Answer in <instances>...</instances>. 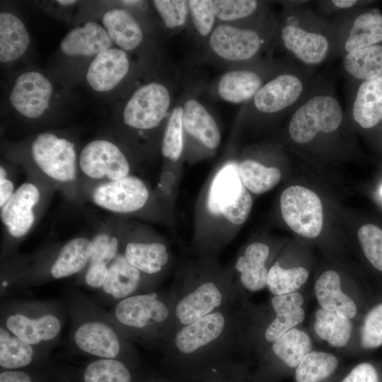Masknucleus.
<instances>
[{"mask_svg":"<svg viewBox=\"0 0 382 382\" xmlns=\"http://www.w3.org/2000/svg\"><path fill=\"white\" fill-rule=\"evenodd\" d=\"M70 319L69 341L79 353L94 359H115L141 366L133 342L117 330L98 303L79 290L64 294Z\"/></svg>","mask_w":382,"mask_h":382,"instance_id":"7ed1b4c3","label":"nucleus"},{"mask_svg":"<svg viewBox=\"0 0 382 382\" xmlns=\"http://www.w3.org/2000/svg\"><path fill=\"white\" fill-rule=\"evenodd\" d=\"M343 67L351 76L366 81L382 76V45H374L346 53Z\"/></svg>","mask_w":382,"mask_h":382,"instance_id":"ea45409f","label":"nucleus"},{"mask_svg":"<svg viewBox=\"0 0 382 382\" xmlns=\"http://www.w3.org/2000/svg\"><path fill=\"white\" fill-rule=\"evenodd\" d=\"M93 250L92 241L83 237L67 242L49 267L47 277L59 279L74 275L88 265Z\"/></svg>","mask_w":382,"mask_h":382,"instance_id":"c756f323","label":"nucleus"},{"mask_svg":"<svg viewBox=\"0 0 382 382\" xmlns=\"http://www.w3.org/2000/svg\"><path fill=\"white\" fill-rule=\"evenodd\" d=\"M139 1H123L122 3L126 4H138Z\"/></svg>","mask_w":382,"mask_h":382,"instance_id":"bf43d9fd","label":"nucleus"},{"mask_svg":"<svg viewBox=\"0 0 382 382\" xmlns=\"http://www.w3.org/2000/svg\"><path fill=\"white\" fill-rule=\"evenodd\" d=\"M248 299L174 330L161 352V371L177 382H187L239 354L244 303Z\"/></svg>","mask_w":382,"mask_h":382,"instance_id":"f257e3e1","label":"nucleus"},{"mask_svg":"<svg viewBox=\"0 0 382 382\" xmlns=\"http://www.w3.org/2000/svg\"><path fill=\"white\" fill-rule=\"evenodd\" d=\"M382 41V14L367 12L354 20L345 42L347 53L374 45Z\"/></svg>","mask_w":382,"mask_h":382,"instance_id":"a19ab883","label":"nucleus"},{"mask_svg":"<svg viewBox=\"0 0 382 382\" xmlns=\"http://www.w3.org/2000/svg\"><path fill=\"white\" fill-rule=\"evenodd\" d=\"M281 36L286 49L305 64L317 65L328 56L330 43L323 34L288 24L283 27Z\"/></svg>","mask_w":382,"mask_h":382,"instance_id":"a878e982","label":"nucleus"},{"mask_svg":"<svg viewBox=\"0 0 382 382\" xmlns=\"http://www.w3.org/2000/svg\"><path fill=\"white\" fill-rule=\"evenodd\" d=\"M341 361L340 353L314 348L295 369V382H328L338 372Z\"/></svg>","mask_w":382,"mask_h":382,"instance_id":"2f4dec72","label":"nucleus"},{"mask_svg":"<svg viewBox=\"0 0 382 382\" xmlns=\"http://www.w3.org/2000/svg\"><path fill=\"white\" fill-rule=\"evenodd\" d=\"M259 34L250 29L229 25L217 26L209 37V46L220 57L231 61H241L253 57L261 47Z\"/></svg>","mask_w":382,"mask_h":382,"instance_id":"412c9836","label":"nucleus"},{"mask_svg":"<svg viewBox=\"0 0 382 382\" xmlns=\"http://www.w3.org/2000/svg\"><path fill=\"white\" fill-rule=\"evenodd\" d=\"M358 322L324 310L317 306L308 328L314 340L330 350L354 355Z\"/></svg>","mask_w":382,"mask_h":382,"instance_id":"dca6fc26","label":"nucleus"},{"mask_svg":"<svg viewBox=\"0 0 382 382\" xmlns=\"http://www.w3.org/2000/svg\"><path fill=\"white\" fill-rule=\"evenodd\" d=\"M92 197L94 203L103 209L117 213H130L146 204L149 191L140 178L128 175L98 185L93 190Z\"/></svg>","mask_w":382,"mask_h":382,"instance_id":"6ab92c4d","label":"nucleus"},{"mask_svg":"<svg viewBox=\"0 0 382 382\" xmlns=\"http://www.w3.org/2000/svg\"><path fill=\"white\" fill-rule=\"evenodd\" d=\"M170 103L168 90L163 84L151 82L137 88L127 103L125 123L137 129H151L163 120Z\"/></svg>","mask_w":382,"mask_h":382,"instance_id":"2eb2a0df","label":"nucleus"},{"mask_svg":"<svg viewBox=\"0 0 382 382\" xmlns=\"http://www.w3.org/2000/svg\"><path fill=\"white\" fill-rule=\"evenodd\" d=\"M332 4L338 8H349L357 4L356 0H333Z\"/></svg>","mask_w":382,"mask_h":382,"instance_id":"6e6d98bb","label":"nucleus"},{"mask_svg":"<svg viewBox=\"0 0 382 382\" xmlns=\"http://www.w3.org/2000/svg\"><path fill=\"white\" fill-rule=\"evenodd\" d=\"M308 292L305 289L289 294L271 295L265 303L268 308L274 312L290 311L306 307Z\"/></svg>","mask_w":382,"mask_h":382,"instance_id":"8fccbe9b","label":"nucleus"},{"mask_svg":"<svg viewBox=\"0 0 382 382\" xmlns=\"http://www.w3.org/2000/svg\"><path fill=\"white\" fill-rule=\"evenodd\" d=\"M183 108L175 107L169 117L164 132L161 151L170 161L179 160L183 151Z\"/></svg>","mask_w":382,"mask_h":382,"instance_id":"c03bdc74","label":"nucleus"},{"mask_svg":"<svg viewBox=\"0 0 382 382\" xmlns=\"http://www.w3.org/2000/svg\"><path fill=\"white\" fill-rule=\"evenodd\" d=\"M312 265L313 260L306 248L293 245L283 248L269 270L267 289L271 295L304 289Z\"/></svg>","mask_w":382,"mask_h":382,"instance_id":"ddd939ff","label":"nucleus"},{"mask_svg":"<svg viewBox=\"0 0 382 382\" xmlns=\"http://www.w3.org/2000/svg\"><path fill=\"white\" fill-rule=\"evenodd\" d=\"M147 373L115 359H93L76 369L75 382H142Z\"/></svg>","mask_w":382,"mask_h":382,"instance_id":"bb28decb","label":"nucleus"},{"mask_svg":"<svg viewBox=\"0 0 382 382\" xmlns=\"http://www.w3.org/2000/svg\"><path fill=\"white\" fill-rule=\"evenodd\" d=\"M102 21L112 41L121 50H134L141 42L142 30L127 11L122 8L110 10L103 15Z\"/></svg>","mask_w":382,"mask_h":382,"instance_id":"f704fd0d","label":"nucleus"},{"mask_svg":"<svg viewBox=\"0 0 382 382\" xmlns=\"http://www.w3.org/2000/svg\"><path fill=\"white\" fill-rule=\"evenodd\" d=\"M206 204L210 214L221 216L232 224H243L248 219L253 200L241 182L237 163H227L214 175Z\"/></svg>","mask_w":382,"mask_h":382,"instance_id":"6e6552de","label":"nucleus"},{"mask_svg":"<svg viewBox=\"0 0 382 382\" xmlns=\"http://www.w3.org/2000/svg\"><path fill=\"white\" fill-rule=\"evenodd\" d=\"M112 44L106 29L89 21L71 30L61 41L60 50L69 56H91L110 48Z\"/></svg>","mask_w":382,"mask_h":382,"instance_id":"c85d7f7f","label":"nucleus"},{"mask_svg":"<svg viewBox=\"0 0 382 382\" xmlns=\"http://www.w3.org/2000/svg\"><path fill=\"white\" fill-rule=\"evenodd\" d=\"M68 316L63 299L6 298L0 306V325L21 340L52 350Z\"/></svg>","mask_w":382,"mask_h":382,"instance_id":"39448f33","label":"nucleus"},{"mask_svg":"<svg viewBox=\"0 0 382 382\" xmlns=\"http://www.w3.org/2000/svg\"><path fill=\"white\" fill-rule=\"evenodd\" d=\"M107 313L126 339L149 349L161 352L173 331V303L169 290L129 296Z\"/></svg>","mask_w":382,"mask_h":382,"instance_id":"20e7f679","label":"nucleus"},{"mask_svg":"<svg viewBox=\"0 0 382 382\" xmlns=\"http://www.w3.org/2000/svg\"><path fill=\"white\" fill-rule=\"evenodd\" d=\"M282 248L279 244L255 240L241 249L230 269L233 284L241 296L250 298L267 288L269 270Z\"/></svg>","mask_w":382,"mask_h":382,"instance_id":"f8f14e48","label":"nucleus"},{"mask_svg":"<svg viewBox=\"0 0 382 382\" xmlns=\"http://www.w3.org/2000/svg\"><path fill=\"white\" fill-rule=\"evenodd\" d=\"M40 199V192L32 183L22 184L1 207V221L15 238L23 236L35 220L33 207Z\"/></svg>","mask_w":382,"mask_h":382,"instance_id":"5701e85b","label":"nucleus"},{"mask_svg":"<svg viewBox=\"0 0 382 382\" xmlns=\"http://www.w3.org/2000/svg\"><path fill=\"white\" fill-rule=\"evenodd\" d=\"M189 9L194 25L203 36L209 35L213 28L215 14L211 0L188 1Z\"/></svg>","mask_w":382,"mask_h":382,"instance_id":"de8ad7c7","label":"nucleus"},{"mask_svg":"<svg viewBox=\"0 0 382 382\" xmlns=\"http://www.w3.org/2000/svg\"><path fill=\"white\" fill-rule=\"evenodd\" d=\"M339 382H382L380 366L371 361L359 362Z\"/></svg>","mask_w":382,"mask_h":382,"instance_id":"3c124183","label":"nucleus"},{"mask_svg":"<svg viewBox=\"0 0 382 382\" xmlns=\"http://www.w3.org/2000/svg\"><path fill=\"white\" fill-rule=\"evenodd\" d=\"M241 182L254 195L266 193L276 187L282 179V172L274 166H267L253 159L238 164Z\"/></svg>","mask_w":382,"mask_h":382,"instance_id":"58836bf2","label":"nucleus"},{"mask_svg":"<svg viewBox=\"0 0 382 382\" xmlns=\"http://www.w3.org/2000/svg\"><path fill=\"white\" fill-rule=\"evenodd\" d=\"M381 194L382 195V187L381 188Z\"/></svg>","mask_w":382,"mask_h":382,"instance_id":"052dcab7","label":"nucleus"},{"mask_svg":"<svg viewBox=\"0 0 382 382\" xmlns=\"http://www.w3.org/2000/svg\"><path fill=\"white\" fill-rule=\"evenodd\" d=\"M157 283L132 265L123 253L110 262L103 286L98 292L100 302L115 305L129 296L154 291Z\"/></svg>","mask_w":382,"mask_h":382,"instance_id":"f3484780","label":"nucleus"},{"mask_svg":"<svg viewBox=\"0 0 382 382\" xmlns=\"http://www.w3.org/2000/svg\"><path fill=\"white\" fill-rule=\"evenodd\" d=\"M245 319L239 340V354L250 365L270 345L289 330L302 325L306 307L273 313L265 303L245 301Z\"/></svg>","mask_w":382,"mask_h":382,"instance_id":"0eeeda50","label":"nucleus"},{"mask_svg":"<svg viewBox=\"0 0 382 382\" xmlns=\"http://www.w3.org/2000/svg\"><path fill=\"white\" fill-rule=\"evenodd\" d=\"M153 3L167 28L173 29L185 23L190 11L188 1L156 0Z\"/></svg>","mask_w":382,"mask_h":382,"instance_id":"49530a36","label":"nucleus"},{"mask_svg":"<svg viewBox=\"0 0 382 382\" xmlns=\"http://www.w3.org/2000/svg\"><path fill=\"white\" fill-rule=\"evenodd\" d=\"M93 250L89 263L109 265L119 254V242L116 237L100 233L92 240Z\"/></svg>","mask_w":382,"mask_h":382,"instance_id":"09e8293b","label":"nucleus"},{"mask_svg":"<svg viewBox=\"0 0 382 382\" xmlns=\"http://www.w3.org/2000/svg\"><path fill=\"white\" fill-rule=\"evenodd\" d=\"M342 120L338 100L331 95L317 94L294 112L288 126L289 135L296 144H306L320 134L335 132Z\"/></svg>","mask_w":382,"mask_h":382,"instance_id":"1a4fd4ad","label":"nucleus"},{"mask_svg":"<svg viewBox=\"0 0 382 382\" xmlns=\"http://www.w3.org/2000/svg\"><path fill=\"white\" fill-rule=\"evenodd\" d=\"M142 382H177L161 370L147 373Z\"/></svg>","mask_w":382,"mask_h":382,"instance_id":"5fc2aeb1","label":"nucleus"},{"mask_svg":"<svg viewBox=\"0 0 382 382\" xmlns=\"http://www.w3.org/2000/svg\"><path fill=\"white\" fill-rule=\"evenodd\" d=\"M357 238L361 258L382 279V229L366 224L358 229Z\"/></svg>","mask_w":382,"mask_h":382,"instance_id":"37998d69","label":"nucleus"},{"mask_svg":"<svg viewBox=\"0 0 382 382\" xmlns=\"http://www.w3.org/2000/svg\"><path fill=\"white\" fill-rule=\"evenodd\" d=\"M29 33L22 21L8 12L0 13V61L20 58L30 44Z\"/></svg>","mask_w":382,"mask_h":382,"instance_id":"c9c22d12","label":"nucleus"},{"mask_svg":"<svg viewBox=\"0 0 382 382\" xmlns=\"http://www.w3.org/2000/svg\"><path fill=\"white\" fill-rule=\"evenodd\" d=\"M6 172L4 167H0V179L6 178Z\"/></svg>","mask_w":382,"mask_h":382,"instance_id":"13d9d810","label":"nucleus"},{"mask_svg":"<svg viewBox=\"0 0 382 382\" xmlns=\"http://www.w3.org/2000/svg\"><path fill=\"white\" fill-rule=\"evenodd\" d=\"M313 294L321 308L359 323L374 291L341 265L332 262L318 267Z\"/></svg>","mask_w":382,"mask_h":382,"instance_id":"423d86ee","label":"nucleus"},{"mask_svg":"<svg viewBox=\"0 0 382 382\" xmlns=\"http://www.w3.org/2000/svg\"><path fill=\"white\" fill-rule=\"evenodd\" d=\"M57 2L62 6H70L76 3V1L72 0H59Z\"/></svg>","mask_w":382,"mask_h":382,"instance_id":"4d7b16f0","label":"nucleus"},{"mask_svg":"<svg viewBox=\"0 0 382 382\" xmlns=\"http://www.w3.org/2000/svg\"><path fill=\"white\" fill-rule=\"evenodd\" d=\"M52 350L30 345L0 325V369L18 370L50 361Z\"/></svg>","mask_w":382,"mask_h":382,"instance_id":"393cba45","label":"nucleus"},{"mask_svg":"<svg viewBox=\"0 0 382 382\" xmlns=\"http://www.w3.org/2000/svg\"><path fill=\"white\" fill-rule=\"evenodd\" d=\"M250 364L234 358L224 361L211 367L199 376L187 382H270L255 371L251 372Z\"/></svg>","mask_w":382,"mask_h":382,"instance_id":"79ce46f5","label":"nucleus"},{"mask_svg":"<svg viewBox=\"0 0 382 382\" xmlns=\"http://www.w3.org/2000/svg\"><path fill=\"white\" fill-rule=\"evenodd\" d=\"M33 158L49 177L59 182H69L76 178V156L74 145L67 139L45 132L33 141Z\"/></svg>","mask_w":382,"mask_h":382,"instance_id":"4468645a","label":"nucleus"},{"mask_svg":"<svg viewBox=\"0 0 382 382\" xmlns=\"http://www.w3.org/2000/svg\"><path fill=\"white\" fill-rule=\"evenodd\" d=\"M183 127L192 137L208 149H216L221 133L214 119L197 100L189 99L183 107Z\"/></svg>","mask_w":382,"mask_h":382,"instance_id":"72a5a7b5","label":"nucleus"},{"mask_svg":"<svg viewBox=\"0 0 382 382\" xmlns=\"http://www.w3.org/2000/svg\"><path fill=\"white\" fill-rule=\"evenodd\" d=\"M123 254L132 265L156 283L171 261L168 246L159 241H129Z\"/></svg>","mask_w":382,"mask_h":382,"instance_id":"cd10ccee","label":"nucleus"},{"mask_svg":"<svg viewBox=\"0 0 382 382\" xmlns=\"http://www.w3.org/2000/svg\"><path fill=\"white\" fill-rule=\"evenodd\" d=\"M129 62L126 52L108 48L97 54L86 73L89 86L98 92L113 89L128 73Z\"/></svg>","mask_w":382,"mask_h":382,"instance_id":"b1692460","label":"nucleus"},{"mask_svg":"<svg viewBox=\"0 0 382 382\" xmlns=\"http://www.w3.org/2000/svg\"><path fill=\"white\" fill-rule=\"evenodd\" d=\"M84 275L86 285L94 289H101L108 274L109 265L103 263H88Z\"/></svg>","mask_w":382,"mask_h":382,"instance_id":"603ef678","label":"nucleus"},{"mask_svg":"<svg viewBox=\"0 0 382 382\" xmlns=\"http://www.w3.org/2000/svg\"><path fill=\"white\" fill-rule=\"evenodd\" d=\"M308 328L296 326L267 347L252 363L264 379L274 382L285 371L295 370L303 357L315 347ZM251 364V365H252Z\"/></svg>","mask_w":382,"mask_h":382,"instance_id":"9d476101","label":"nucleus"},{"mask_svg":"<svg viewBox=\"0 0 382 382\" xmlns=\"http://www.w3.org/2000/svg\"><path fill=\"white\" fill-rule=\"evenodd\" d=\"M76 369L54 361L18 370H0V382H75Z\"/></svg>","mask_w":382,"mask_h":382,"instance_id":"e433bc0d","label":"nucleus"},{"mask_svg":"<svg viewBox=\"0 0 382 382\" xmlns=\"http://www.w3.org/2000/svg\"><path fill=\"white\" fill-rule=\"evenodd\" d=\"M213 8L216 18L226 21L244 18L253 13L257 7L254 0H215Z\"/></svg>","mask_w":382,"mask_h":382,"instance_id":"a18cd8bd","label":"nucleus"},{"mask_svg":"<svg viewBox=\"0 0 382 382\" xmlns=\"http://www.w3.org/2000/svg\"><path fill=\"white\" fill-rule=\"evenodd\" d=\"M352 117L364 129L382 120V76L364 81L359 86L352 107Z\"/></svg>","mask_w":382,"mask_h":382,"instance_id":"473e14b6","label":"nucleus"},{"mask_svg":"<svg viewBox=\"0 0 382 382\" xmlns=\"http://www.w3.org/2000/svg\"><path fill=\"white\" fill-rule=\"evenodd\" d=\"M381 347L382 286H378L358 323L354 355L366 354Z\"/></svg>","mask_w":382,"mask_h":382,"instance_id":"7c9ffc66","label":"nucleus"},{"mask_svg":"<svg viewBox=\"0 0 382 382\" xmlns=\"http://www.w3.org/2000/svg\"><path fill=\"white\" fill-rule=\"evenodd\" d=\"M52 94L51 82L37 71L20 75L9 96L12 106L28 118L41 116L49 107Z\"/></svg>","mask_w":382,"mask_h":382,"instance_id":"aec40b11","label":"nucleus"},{"mask_svg":"<svg viewBox=\"0 0 382 382\" xmlns=\"http://www.w3.org/2000/svg\"><path fill=\"white\" fill-rule=\"evenodd\" d=\"M303 88V81L299 76L293 74H282L262 86L254 96L253 103L262 112H278L295 103Z\"/></svg>","mask_w":382,"mask_h":382,"instance_id":"4be33fe9","label":"nucleus"},{"mask_svg":"<svg viewBox=\"0 0 382 382\" xmlns=\"http://www.w3.org/2000/svg\"><path fill=\"white\" fill-rule=\"evenodd\" d=\"M13 184L6 179H0V207H2L13 194Z\"/></svg>","mask_w":382,"mask_h":382,"instance_id":"864d4df0","label":"nucleus"},{"mask_svg":"<svg viewBox=\"0 0 382 382\" xmlns=\"http://www.w3.org/2000/svg\"><path fill=\"white\" fill-rule=\"evenodd\" d=\"M282 219L296 235L308 240L320 236L324 225L323 204L313 190L300 185L286 187L279 197Z\"/></svg>","mask_w":382,"mask_h":382,"instance_id":"9b49d317","label":"nucleus"},{"mask_svg":"<svg viewBox=\"0 0 382 382\" xmlns=\"http://www.w3.org/2000/svg\"><path fill=\"white\" fill-rule=\"evenodd\" d=\"M262 84L260 76L255 71H230L221 77L218 84V93L227 102L240 103L254 98Z\"/></svg>","mask_w":382,"mask_h":382,"instance_id":"4c0bfd02","label":"nucleus"},{"mask_svg":"<svg viewBox=\"0 0 382 382\" xmlns=\"http://www.w3.org/2000/svg\"><path fill=\"white\" fill-rule=\"evenodd\" d=\"M79 166L83 173L93 179L107 178L117 180L129 175V164L122 151L104 139L89 142L82 149Z\"/></svg>","mask_w":382,"mask_h":382,"instance_id":"a211bd4d","label":"nucleus"},{"mask_svg":"<svg viewBox=\"0 0 382 382\" xmlns=\"http://www.w3.org/2000/svg\"><path fill=\"white\" fill-rule=\"evenodd\" d=\"M169 291L173 303V331L228 305L250 299L241 297L236 291L230 270H221L207 256L182 268Z\"/></svg>","mask_w":382,"mask_h":382,"instance_id":"f03ea898","label":"nucleus"}]
</instances>
